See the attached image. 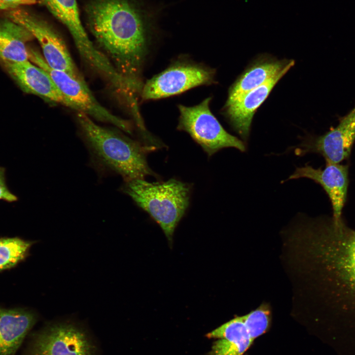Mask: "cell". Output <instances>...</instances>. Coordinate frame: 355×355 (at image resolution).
I'll return each instance as SVG.
<instances>
[{"mask_svg":"<svg viewBox=\"0 0 355 355\" xmlns=\"http://www.w3.org/2000/svg\"><path fill=\"white\" fill-rule=\"evenodd\" d=\"M86 331L71 322L49 324L34 335L25 355H96Z\"/></svg>","mask_w":355,"mask_h":355,"instance_id":"52a82bcc","label":"cell"},{"mask_svg":"<svg viewBox=\"0 0 355 355\" xmlns=\"http://www.w3.org/2000/svg\"><path fill=\"white\" fill-rule=\"evenodd\" d=\"M243 317L250 339L253 342L267 330L270 323L271 311L267 304H263Z\"/></svg>","mask_w":355,"mask_h":355,"instance_id":"d6986e66","label":"cell"},{"mask_svg":"<svg viewBox=\"0 0 355 355\" xmlns=\"http://www.w3.org/2000/svg\"><path fill=\"white\" fill-rule=\"evenodd\" d=\"M348 166L340 163L326 162L323 169L310 165L297 167L286 180L307 178L320 184L327 194L333 209V219H341L342 211L347 196L348 178Z\"/></svg>","mask_w":355,"mask_h":355,"instance_id":"4fadbf2b","label":"cell"},{"mask_svg":"<svg viewBox=\"0 0 355 355\" xmlns=\"http://www.w3.org/2000/svg\"><path fill=\"white\" fill-rule=\"evenodd\" d=\"M11 77L25 92L71 108L69 100L59 90L49 73L29 60L14 63L1 62Z\"/></svg>","mask_w":355,"mask_h":355,"instance_id":"7c38bea8","label":"cell"},{"mask_svg":"<svg viewBox=\"0 0 355 355\" xmlns=\"http://www.w3.org/2000/svg\"><path fill=\"white\" fill-rule=\"evenodd\" d=\"M355 141V106L336 127L322 136L302 142L294 152L298 156L317 153L327 162L340 163L350 155Z\"/></svg>","mask_w":355,"mask_h":355,"instance_id":"8fae6325","label":"cell"},{"mask_svg":"<svg viewBox=\"0 0 355 355\" xmlns=\"http://www.w3.org/2000/svg\"><path fill=\"white\" fill-rule=\"evenodd\" d=\"M50 12L69 30L83 61L106 80L114 79L113 66L89 39L79 17L76 0H41Z\"/></svg>","mask_w":355,"mask_h":355,"instance_id":"9c48e42d","label":"cell"},{"mask_svg":"<svg viewBox=\"0 0 355 355\" xmlns=\"http://www.w3.org/2000/svg\"><path fill=\"white\" fill-rule=\"evenodd\" d=\"M94 36L130 93L140 95L143 66L159 11L135 0H95L86 10Z\"/></svg>","mask_w":355,"mask_h":355,"instance_id":"6da1fadb","label":"cell"},{"mask_svg":"<svg viewBox=\"0 0 355 355\" xmlns=\"http://www.w3.org/2000/svg\"><path fill=\"white\" fill-rule=\"evenodd\" d=\"M214 76L213 69L195 63H177L147 80L140 95L144 101L167 98L212 84Z\"/></svg>","mask_w":355,"mask_h":355,"instance_id":"ba28073f","label":"cell"},{"mask_svg":"<svg viewBox=\"0 0 355 355\" xmlns=\"http://www.w3.org/2000/svg\"><path fill=\"white\" fill-rule=\"evenodd\" d=\"M290 61H264L254 64L230 87L225 105L232 104L246 93L266 83L283 70Z\"/></svg>","mask_w":355,"mask_h":355,"instance_id":"e0dca14e","label":"cell"},{"mask_svg":"<svg viewBox=\"0 0 355 355\" xmlns=\"http://www.w3.org/2000/svg\"><path fill=\"white\" fill-rule=\"evenodd\" d=\"M0 200L12 202L17 200V197L12 194L7 188L5 180L4 169L0 167Z\"/></svg>","mask_w":355,"mask_h":355,"instance_id":"7402d4cb","label":"cell"},{"mask_svg":"<svg viewBox=\"0 0 355 355\" xmlns=\"http://www.w3.org/2000/svg\"><path fill=\"white\" fill-rule=\"evenodd\" d=\"M290 60L281 71L264 84L248 92L231 104L225 105L226 115L234 129L244 140L248 136L254 112L268 96L278 81L294 65Z\"/></svg>","mask_w":355,"mask_h":355,"instance_id":"5bb4252c","label":"cell"},{"mask_svg":"<svg viewBox=\"0 0 355 355\" xmlns=\"http://www.w3.org/2000/svg\"><path fill=\"white\" fill-rule=\"evenodd\" d=\"M217 339L212 346L210 355H243L253 342L250 339L243 340Z\"/></svg>","mask_w":355,"mask_h":355,"instance_id":"44dd1931","label":"cell"},{"mask_svg":"<svg viewBox=\"0 0 355 355\" xmlns=\"http://www.w3.org/2000/svg\"><path fill=\"white\" fill-rule=\"evenodd\" d=\"M32 243L22 239H0V270L12 267L27 255Z\"/></svg>","mask_w":355,"mask_h":355,"instance_id":"ac0fdd59","label":"cell"},{"mask_svg":"<svg viewBox=\"0 0 355 355\" xmlns=\"http://www.w3.org/2000/svg\"><path fill=\"white\" fill-rule=\"evenodd\" d=\"M121 189L158 224L171 246L189 206L190 186L175 178L154 182L136 179L125 182Z\"/></svg>","mask_w":355,"mask_h":355,"instance_id":"277c9868","label":"cell"},{"mask_svg":"<svg viewBox=\"0 0 355 355\" xmlns=\"http://www.w3.org/2000/svg\"><path fill=\"white\" fill-rule=\"evenodd\" d=\"M76 120L92 162L98 169L117 174L124 182L157 176L146 160L147 152L153 148L98 125L82 112H77Z\"/></svg>","mask_w":355,"mask_h":355,"instance_id":"3957f363","label":"cell"},{"mask_svg":"<svg viewBox=\"0 0 355 355\" xmlns=\"http://www.w3.org/2000/svg\"><path fill=\"white\" fill-rule=\"evenodd\" d=\"M29 59L49 73L70 102L71 109L82 112L97 121L114 125L127 133H132L131 123L113 114L101 105L83 79L76 78L66 72L50 68L43 56L31 48L29 50Z\"/></svg>","mask_w":355,"mask_h":355,"instance_id":"8992f818","label":"cell"},{"mask_svg":"<svg viewBox=\"0 0 355 355\" xmlns=\"http://www.w3.org/2000/svg\"><path fill=\"white\" fill-rule=\"evenodd\" d=\"M37 2V0H0V10L6 11L22 5L35 4Z\"/></svg>","mask_w":355,"mask_h":355,"instance_id":"603a6c76","label":"cell"},{"mask_svg":"<svg viewBox=\"0 0 355 355\" xmlns=\"http://www.w3.org/2000/svg\"><path fill=\"white\" fill-rule=\"evenodd\" d=\"M6 18L27 29L38 41L48 66L83 79L73 62L65 43L45 21L21 7L6 11Z\"/></svg>","mask_w":355,"mask_h":355,"instance_id":"30bf717a","label":"cell"},{"mask_svg":"<svg viewBox=\"0 0 355 355\" xmlns=\"http://www.w3.org/2000/svg\"><path fill=\"white\" fill-rule=\"evenodd\" d=\"M36 320L31 311L0 309V355H14Z\"/></svg>","mask_w":355,"mask_h":355,"instance_id":"9a60e30c","label":"cell"},{"mask_svg":"<svg viewBox=\"0 0 355 355\" xmlns=\"http://www.w3.org/2000/svg\"><path fill=\"white\" fill-rule=\"evenodd\" d=\"M300 230L308 241L318 304L332 311L355 314V231L333 218Z\"/></svg>","mask_w":355,"mask_h":355,"instance_id":"7a4b0ae2","label":"cell"},{"mask_svg":"<svg viewBox=\"0 0 355 355\" xmlns=\"http://www.w3.org/2000/svg\"><path fill=\"white\" fill-rule=\"evenodd\" d=\"M211 99L207 98L192 106L179 105L178 130L187 132L209 156L226 147L245 151L244 143L228 133L212 113Z\"/></svg>","mask_w":355,"mask_h":355,"instance_id":"5b68a950","label":"cell"},{"mask_svg":"<svg viewBox=\"0 0 355 355\" xmlns=\"http://www.w3.org/2000/svg\"><path fill=\"white\" fill-rule=\"evenodd\" d=\"M206 336L209 338L235 340L250 339L243 316L235 317L208 333Z\"/></svg>","mask_w":355,"mask_h":355,"instance_id":"ffe728a7","label":"cell"},{"mask_svg":"<svg viewBox=\"0 0 355 355\" xmlns=\"http://www.w3.org/2000/svg\"><path fill=\"white\" fill-rule=\"evenodd\" d=\"M34 38L25 28L5 18L0 20V62L29 60L27 43Z\"/></svg>","mask_w":355,"mask_h":355,"instance_id":"2e32d148","label":"cell"}]
</instances>
